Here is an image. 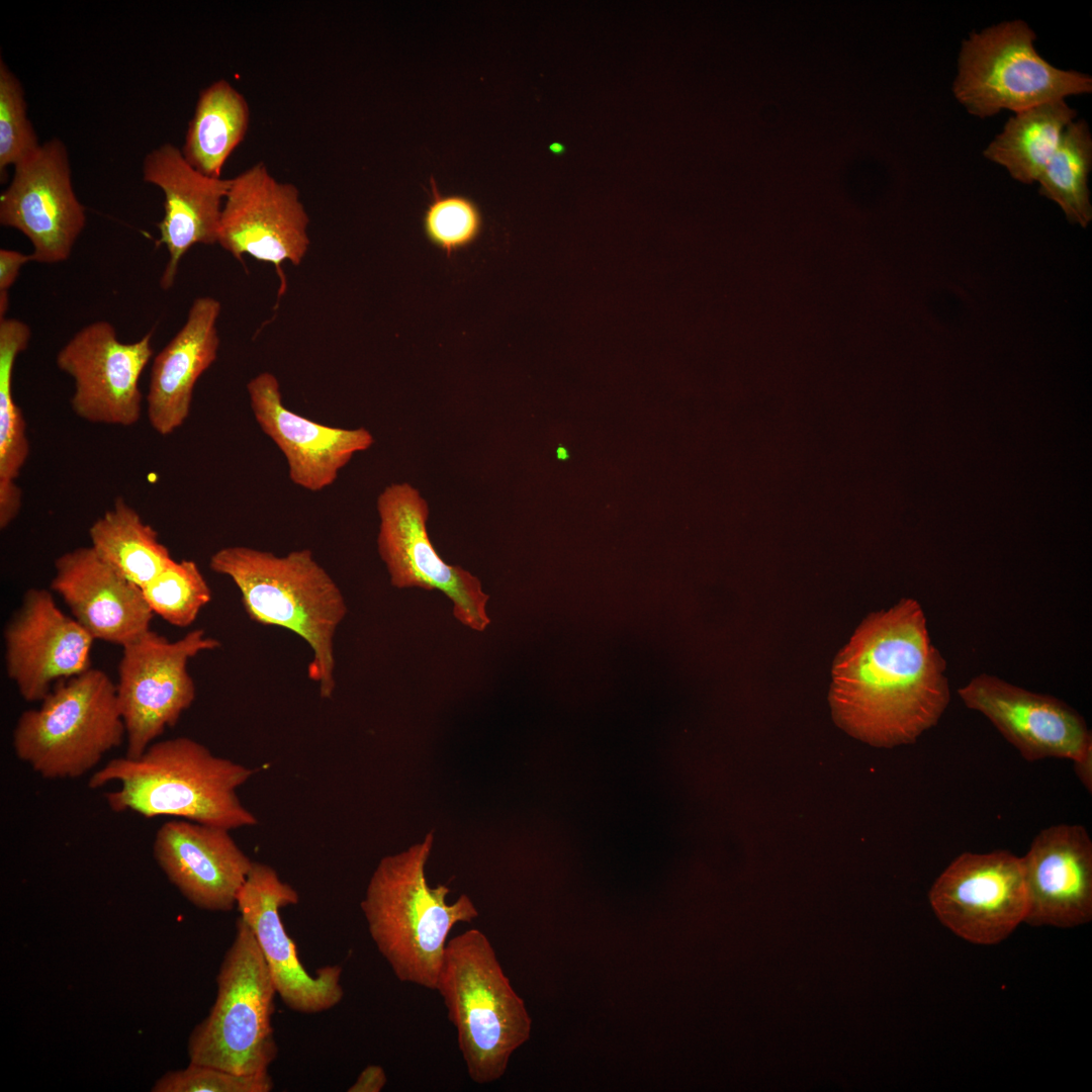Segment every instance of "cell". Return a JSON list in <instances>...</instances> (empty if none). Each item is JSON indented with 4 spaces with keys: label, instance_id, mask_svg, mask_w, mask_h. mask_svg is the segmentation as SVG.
<instances>
[{
    "label": "cell",
    "instance_id": "30bf717a",
    "mask_svg": "<svg viewBox=\"0 0 1092 1092\" xmlns=\"http://www.w3.org/2000/svg\"><path fill=\"white\" fill-rule=\"evenodd\" d=\"M377 551L396 588L440 590L452 603L453 616L473 631L490 624L479 578L464 568L444 561L428 531L429 506L413 485L391 483L378 495Z\"/></svg>",
    "mask_w": 1092,
    "mask_h": 1092
},
{
    "label": "cell",
    "instance_id": "4fadbf2b",
    "mask_svg": "<svg viewBox=\"0 0 1092 1092\" xmlns=\"http://www.w3.org/2000/svg\"><path fill=\"white\" fill-rule=\"evenodd\" d=\"M153 331L132 343L96 321L78 331L57 354L58 368L74 381L73 412L82 420L129 427L138 423L143 395L139 380L153 356Z\"/></svg>",
    "mask_w": 1092,
    "mask_h": 1092
},
{
    "label": "cell",
    "instance_id": "e0dca14e",
    "mask_svg": "<svg viewBox=\"0 0 1092 1092\" xmlns=\"http://www.w3.org/2000/svg\"><path fill=\"white\" fill-rule=\"evenodd\" d=\"M3 638L7 674L27 702L41 701L54 682L91 667L94 638L61 611L48 589L25 592Z\"/></svg>",
    "mask_w": 1092,
    "mask_h": 1092
},
{
    "label": "cell",
    "instance_id": "4316f807",
    "mask_svg": "<svg viewBox=\"0 0 1092 1092\" xmlns=\"http://www.w3.org/2000/svg\"><path fill=\"white\" fill-rule=\"evenodd\" d=\"M1092 167V138L1084 120L1072 121L1036 182L1039 193L1057 203L1072 223L1083 228L1092 219L1088 177Z\"/></svg>",
    "mask_w": 1092,
    "mask_h": 1092
},
{
    "label": "cell",
    "instance_id": "484cf974",
    "mask_svg": "<svg viewBox=\"0 0 1092 1092\" xmlns=\"http://www.w3.org/2000/svg\"><path fill=\"white\" fill-rule=\"evenodd\" d=\"M89 537L96 555L141 588L173 560L158 532L122 497L91 525Z\"/></svg>",
    "mask_w": 1092,
    "mask_h": 1092
},
{
    "label": "cell",
    "instance_id": "9a60e30c",
    "mask_svg": "<svg viewBox=\"0 0 1092 1092\" xmlns=\"http://www.w3.org/2000/svg\"><path fill=\"white\" fill-rule=\"evenodd\" d=\"M298 901L297 891L272 867L254 861L236 907L256 937L277 995L289 1009L314 1014L332 1009L343 999L342 967L325 966L310 974L300 962L280 915L281 908Z\"/></svg>",
    "mask_w": 1092,
    "mask_h": 1092
},
{
    "label": "cell",
    "instance_id": "2e32d148",
    "mask_svg": "<svg viewBox=\"0 0 1092 1092\" xmlns=\"http://www.w3.org/2000/svg\"><path fill=\"white\" fill-rule=\"evenodd\" d=\"M958 694L967 708L984 715L1027 761H1074L1092 751L1085 719L1058 698L988 673L973 677Z\"/></svg>",
    "mask_w": 1092,
    "mask_h": 1092
},
{
    "label": "cell",
    "instance_id": "ba28073f",
    "mask_svg": "<svg viewBox=\"0 0 1092 1092\" xmlns=\"http://www.w3.org/2000/svg\"><path fill=\"white\" fill-rule=\"evenodd\" d=\"M1035 33L1022 20L973 32L962 43L952 85L957 100L986 118L1092 92V79L1051 65L1034 48Z\"/></svg>",
    "mask_w": 1092,
    "mask_h": 1092
},
{
    "label": "cell",
    "instance_id": "1f68e13d",
    "mask_svg": "<svg viewBox=\"0 0 1092 1092\" xmlns=\"http://www.w3.org/2000/svg\"><path fill=\"white\" fill-rule=\"evenodd\" d=\"M274 1083L269 1072L237 1074L217 1067L189 1062L188 1066L164 1073L152 1092H269Z\"/></svg>",
    "mask_w": 1092,
    "mask_h": 1092
},
{
    "label": "cell",
    "instance_id": "5b68a950",
    "mask_svg": "<svg viewBox=\"0 0 1092 1092\" xmlns=\"http://www.w3.org/2000/svg\"><path fill=\"white\" fill-rule=\"evenodd\" d=\"M435 990L457 1030L470 1079H500L513 1053L529 1039L532 1021L483 932L473 928L447 941Z\"/></svg>",
    "mask_w": 1092,
    "mask_h": 1092
},
{
    "label": "cell",
    "instance_id": "ac0fdd59",
    "mask_svg": "<svg viewBox=\"0 0 1092 1092\" xmlns=\"http://www.w3.org/2000/svg\"><path fill=\"white\" fill-rule=\"evenodd\" d=\"M247 392L256 423L286 460L289 479L305 490L331 486L352 457L374 443L365 428L331 427L287 408L271 372L250 379Z\"/></svg>",
    "mask_w": 1092,
    "mask_h": 1092
},
{
    "label": "cell",
    "instance_id": "e575fe53",
    "mask_svg": "<svg viewBox=\"0 0 1092 1092\" xmlns=\"http://www.w3.org/2000/svg\"><path fill=\"white\" fill-rule=\"evenodd\" d=\"M1075 772L1082 785L1091 793L1092 790V751L1073 761Z\"/></svg>",
    "mask_w": 1092,
    "mask_h": 1092
},
{
    "label": "cell",
    "instance_id": "44dd1931",
    "mask_svg": "<svg viewBox=\"0 0 1092 1092\" xmlns=\"http://www.w3.org/2000/svg\"><path fill=\"white\" fill-rule=\"evenodd\" d=\"M143 179L164 193V216L158 223L159 245L166 247L169 259L160 286L169 290L174 285L180 261L190 248L217 243L232 179L200 173L185 160L181 150L169 143L146 156Z\"/></svg>",
    "mask_w": 1092,
    "mask_h": 1092
},
{
    "label": "cell",
    "instance_id": "ffe728a7",
    "mask_svg": "<svg viewBox=\"0 0 1092 1092\" xmlns=\"http://www.w3.org/2000/svg\"><path fill=\"white\" fill-rule=\"evenodd\" d=\"M1032 926L1074 927L1092 917V840L1082 825L1042 829L1021 857Z\"/></svg>",
    "mask_w": 1092,
    "mask_h": 1092
},
{
    "label": "cell",
    "instance_id": "4dcf8cb0",
    "mask_svg": "<svg viewBox=\"0 0 1092 1092\" xmlns=\"http://www.w3.org/2000/svg\"><path fill=\"white\" fill-rule=\"evenodd\" d=\"M41 144L27 116L20 80L0 60V176L32 155Z\"/></svg>",
    "mask_w": 1092,
    "mask_h": 1092
},
{
    "label": "cell",
    "instance_id": "9c48e42d",
    "mask_svg": "<svg viewBox=\"0 0 1092 1092\" xmlns=\"http://www.w3.org/2000/svg\"><path fill=\"white\" fill-rule=\"evenodd\" d=\"M219 646V641L202 629L175 641L150 629L122 646L115 686L125 727L126 757L141 756L167 728L176 725L195 699L188 661Z\"/></svg>",
    "mask_w": 1092,
    "mask_h": 1092
},
{
    "label": "cell",
    "instance_id": "cb8c5ba5",
    "mask_svg": "<svg viewBox=\"0 0 1092 1092\" xmlns=\"http://www.w3.org/2000/svg\"><path fill=\"white\" fill-rule=\"evenodd\" d=\"M250 109L244 95L219 79L199 93L181 150L185 160L200 173L221 178L222 168L244 140Z\"/></svg>",
    "mask_w": 1092,
    "mask_h": 1092
},
{
    "label": "cell",
    "instance_id": "f546056e",
    "mask_svg": "<svg viewBox=\"0 0 1092 1092\" xmlns=\"http://www.w3.org/2000/svg\"><path fill=\"white\" fill-rule=\"evenodd\" d=\"M431 194L423 215L428 240L447 256L474 243L482 229L477 204L463 195H442L434 178H431Z\"/></svg>",
    "mask_w": 1092,
    "mask_h": 1092
},
{
    "label": "cell",
    "instance_id": "277c9868",
    "mask_svg": "<svg viewBox=\"0 0 1092 1092\" xmlns=\"http://www.w3.org/2000/svg\"><path fill=\"white\" fill-rule=\"evenodd\" d=\"M433 834L407 850L383 857L361 902L377 950L402 983L435 990L447 938L459 922L478 911L467 895L448 904L450 889L429 886L425 866Z\"/></svg>",
    "mask_w": 1092,
    "mask_h": 1092
},
{
    "label": "cell",
    "instance_id": "3957f363",
    "mask_svg": "<svg viewBox=\"0 0 1092 1092\" xmlns=\"http://www.w3.org/2000/svg\"><path fill=\"white\" fill-rule=\"evenodd\" d=\"M209 567L232 579L251 620L284 628L306 642L312 654L308 677L317 685L320 696L330 699L336 688L334 639L348 608L312 551L303 548L279 556L229 546L211 555Z\"/></svg>",
    "mask_w": 1092,
    "mask_h": 1092
},
{
    "label": "cell",
    "instance_id": "5bb4252c",
    "mask_svg": "<svg viewBox=\"0 0 1092 1092\" xmlns=\"http://www.w3.org/2000/svg\"><path fill=\"white\" fill-rule=\"evenodd\" d=\"M0 223L21 232L32 245V261L57 264L70 258L86 225L84 206L72 184L68 150L52 139L14 166L0 195Z\"/></svg>",
    "mask_w": 1092,
    "mask_h": 1092
},
{
    "label": "cell",
    "instance_id": "f1b7e54d",
    "mask_svg": "<svg viewBox=\"0 0 1092 1092\" xmlns=\"http://www.w3.org/2000/svg\"><path fill=\"white\" fill-rule=\"evenodd\" d=\"M152 612L172 626L186 628L211 600V588L193 560H172L142 587Z\"/></svg>",
    "mask_w": 1092,
    "mask_h": 1092
},
{
    "label": "cell",
    "instance_id": "6da1fadb",
    "mask_svg": "<svg viewBox=\"0 0 1092 1092\" xmlns=\"http://www.w3.org/2000/svg\"><path fill=\"white\" fill-rule=\"evenodd\" d=\"M946 661L913 599L870 614L837 654L829 702L835 723L876 747L910 744L950 702Z\"/></svg>",
    "mask_w": 1092,
    "mask_h": 1092
},
{
    "label": "cell",
    "instance_id": "d6986e66",
    "mask_svg": "<svg viewBox=\"0 0 1092 1092\" xmlns=\"http://www.w3.org/2000/svg\"><path fill=\"white\" fill-rule=\"evenodd\" d=\"M231 830L185 819L168 820L158 829L153 855L167 879L195 907L228 912L254 861Z\"/></svg>",
    "mask_w": 1092,
    "mask_h": 1092
},
{
    "label": "cell",
    "instance_id": "d6a6232c",
    "mask_svg": "<svg viewBox=\"0 0 1092 1092\" xmlns=\"http://www.w3.org/2000/svg\"><path fill=\"white\" fill-rule=\"evenodd\" d=\"M30 261H32L31 254L4 248L0 249V318L6 317L9 305V289L16 281L22 266Z\"/></svg>",
    "mask_w": 1092,
    "mask_h": 1092
},
{
    "label": "cell",
    "instance_id": "d4e9b609",
    "mask_svg": "<svg viewBox=\"0 0 1092 1092\" xmlns=\"http://www.w3.org/2000/svg\"><path fill=\"white\" fill-rule=\"evenodd\" d=\"M1076 115L1065 99L1016 112L983 155L1004 167L1015 180L1036 182Z\"/></svg>",
    "mask_w": 1092,
    "mask_h": 1092
},
{
    "label": "cell",
    "instance_id": "7a4b0ae2",
    "mask_svg": "<svg viewBox=\"0 0 1092 1092\" xmlns=\"http://www.w3.org/2000/svg\"><path fill=\"white\" fill-rule=\"evenodd\" d=\"M254 772L180 736L153 742L136 758H112L91 776L88 785L98 789L118 782L117 790L104 794L116 813L169 816L233 830L258 823L237 793Z\"/></svg>",
    "mask_w": 1092,
    "mask_h": 1092
},
{
    "label": "cell",
    "instance_id": "8fae6325",
    "mask_svg": "<svg viewBox=\"0 0 1092 1092\" xmlns=\"http://www.w3.org/2000/svg\"><path fill=\"white\" fill-rule=\"evenodd\" d=\"M929 902L957 935L974 943H997L1026 916L1021 857L1007 850L964 852L936 879Z\"/></svg>",
    "mask_w": 1092,
    "mask_h": 1092
},
{
    "label": "cell",
    "instance_id": "52a82bcc",
    "mask_svg": "<svg viewBox=\"0 0 1092 1092\" xmlns=\"http://www.w3.org/2000/svg\"><path fill=\"white\" fill-rule=\"evenodd\" d=\"M216 986L208 1015L188 1038L189 1062L237 1074L267 1072L278 1054L272 1025L277 992L256 937L241 917Z\"/></svg>",
    "mask_w": 1092,
    "mask_h": 1092
},
{
    "label": "cell",
    "instance_id": "603a6c76",
    "mask_svg": "<svg viewBox=\"0 0 1092 1092\" xmlns=\"http://www.w3.org/2000/svg\"><path fill=\"white\" fill-rule=\"evenodd\" d=\"M220 309L214 297H196L183 327L153 360L147 417L161 436L172 434L185 423L195 384L217 358Z\"/></svg>",
    "mask_w": 1092,
    "mask_h": 1092
},
{
    "label": "cell",
    "instance_id": "7c38bea8",
    "mask_svg": "<svg viewBox=\"0 0 1092 1092\" xmlns=\"http://www.w3.org/2000/svg\"><path fill=\"white\" fill-rule=\"evenodd\" d=\"M309 217L298 189L279 182L259 162L232 179L223 202L217 243L237 260L250 257L273 264L285 289L282 264L305 257Z\"/></svg>",
    "mask_w": 1092,
    "mask_h": 1092
},
{
    "label": "cell",
    "instance_id": "8992f818",
    "mask_svg": "<svg viewBox=\"0 0 1092 1092\" xmlns=\"http://www.w3.org/2000/svg\"><path fill=\"white\" fill-rule=\"evenodd\" d=\"M40 702L19 716L12 745L46 780L84 776L125 738L116 686L101 669L56 682Z\"/></svg>",
    "mask_w": 1092,
    "mask_h": 1092
},
{
    "label": "cell",
    "instance_id": "7402d4cb",
    "mask_svg": "<svg viewBox=\"0 0 1092 1092\" xmlns=\"http://www.w3.org/2000/svg\"><path fill=\"white\" fill-rule=\"evenodd\" d=\"M51 588L94 640L121 647L151 628L154 613L142 588L102 561L91 547H79L55 560Z\"/></svg>",
    "mask_w": 1092,
    "mask_h": 1092
},
{
    "label": "cell",
    "instance_id": "836d02e7",
    "mask_svg": "<svg viewBox=\"0 0 1092 1092\" xmlns=\"http://www.w3.org/2000/svg\"><path fill=\"white\" fill-rule=\"evenodd\" d=\"M387 1077L379 1065H368L348 1088V1092H380L386 1085Z\"/></svg>",
    "mask_w": 1092,
    "mask_h": 1092
},
{
    "label": "cell",
    "instance_id": "83f0119b",
    "mask_svg": "<svg viewBox=\"0 0 1092 1092\" xmlns=\"http://www.w3.org/2000/svg\"><path fill=\"white\" fill-rule=\"evenodd\" d=\"M29 326L17 318H0V491L16 487V479L29 455V441L21 410L13 398V370L26 350Z\"/></svg>",
    "mask_w": 1092,
    "mask_h": 1092
}]
</instances>
